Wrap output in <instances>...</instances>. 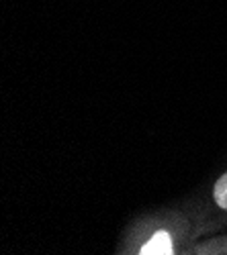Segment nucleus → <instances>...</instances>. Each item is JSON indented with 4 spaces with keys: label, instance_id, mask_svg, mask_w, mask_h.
Here are the masks:
<instances>
[{
    "label": "nucleus",
    "instance_id": "obj_1",
    "mask_svg": "<svg viewBox=\"0 0 227 255\" xmlns=\"http://www.w3.org/2000/svg\"><path fill=\"white\" fill-rule=\"evenodd\" d=\"M141 255H170L172 253V241L168 237V233H164V231H158L156 235L141 247L139 251Z\"/></svg>",
    "mask_w": 227,
    "mask_h": 255
},
{
    "label": "nucleus",
    "instance_id": "obj_2",
    "mask_svg": "<svg viewBox=\"0 0 227 255\" xmlns=\"http://www.w3.org/2000/svg\"><path fill=\"white\" fill-rule=\"evenodd\" d=\"M215 200L221 208L227 210V174L223 178H219L215 184Z\"/></svg>",
    "mask_w": 227,
    "mask_h": 255
}]
</instances>
